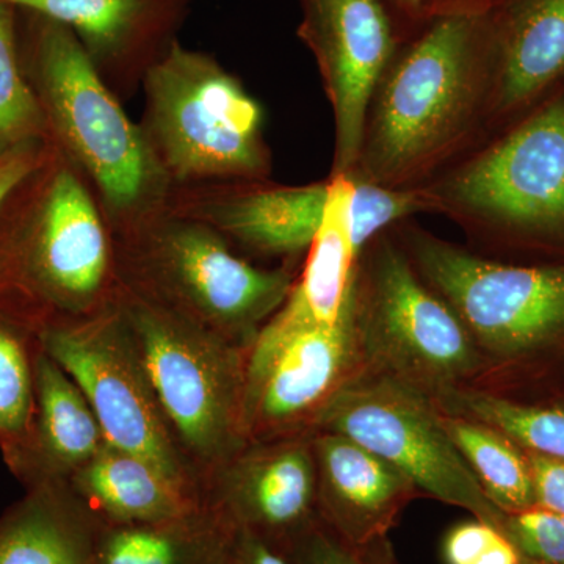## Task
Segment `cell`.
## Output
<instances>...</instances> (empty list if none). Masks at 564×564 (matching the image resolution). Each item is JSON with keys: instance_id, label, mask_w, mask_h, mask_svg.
I'll return each mask as SVG.
<instances>
[{"instance_id": "obj_36", "label": "cell", "mask_w": 564, "mask_h": 564, "mask_svg": "<svg viewBox=\"0 0 564 564\" xmlns=\"http://www.w3.org/2000/svg\"><path fill=\"white\" fill-rule=\"evenodd\" d=\"M391 13L414 28H421L426 17L421 0H384Z\"/></svg>"}, {"instance_id": "obj_30", "label": "cell", "mask_w": 564, "mask_h": 564, "mask_svg": "<svg viewBox=\"0 0 564 564\" xmlns=\"http://www.w3.org/2000/svg\"><path fill=\"white\" fill-rule=\"evenodd\" d=\"M505 534L525 558L564 564V514L541 507L507 514Z\"/></svg>"}, {"instance_id": "obj_14", "label": "cell", "mask_w": 564, "mask_h": 564, "mask_svg": "<svg viewBox=\"0 0 564 564\" xmlns=\"http://www.w3.org/2000/svg\"><path fill=\"white\" fill-rule=\"evenodd\" d=\"M203 500L226 524L281 549L318 521L313 434L248 443L204 480Z\"/></svg>"}, {"instance_id": "obj_25", "label": "cell", "mask_w": 564, "mask_h": 564, "mask_svg": "<svg viewBox=\"0 0 564 564\" xmlns=\"http://www.w3.org/2000/svg\"><path fill=\"white\" fill-rule=\"evenodd\" d=\"M448 436L488 499L505 514L536 507L529 456L505 434L464 415L443 413Z\"/></svg>"}, {"instance_id": "obj_38", "label": "cell", "mask_w": 564, "mask_h": 564, "mask_svg": "<svg viewBox=\"0 0 564 564\" xmlns=\"http://www.w3.org/2000/svg\"><path fill=\"white\" fill-rule=\"evenodd\" d=\"M524 564H544V563L533 562V560L525 558V556H524Z\"/></svg>"}, {"instance_id": "obj_24", "label": "cell", "mask_w": 564, "mask_h": 564, "mask_svg": "<svg viewBox=\"0 0 564 564\" xmlns=\"http://www.w3.org/2000/svg\"><path fill=\"white\" fill-rule=\"evenodd\" d=\"M36 350L35 323L0 306V454L18 478L32 447Z\"/></svg>"}, {"instance_id": "obj_6", "label": "cell", "mask_w": 564, "mask_h": 564, "mask_svg": "<svg viewBox=\"0 0 564 564\" xmlns=\"http://www.w3.org/2000/svg\"><path fill=\"white\" fill-rule=\"evenodd\" d=\"M117 303L174 440L204 485L247 445L242 397L248 348L120 288Z\"/></svg>"}, {"instance_id": "obj_35", "label": "cell", "mask_w": 564, "mask_h": 564, "mask_svg": "<svg viewBox=\"0 0 564 564\" xmlns=\"http://www.w3.org/2000/svg\"><path fill=\"white\" fill-rule=\"evenodd\" d=\"M492 2L494 0H421L426 18L433 14L456 13V11L480 13L488 10Z\"/></svg>"}, {"instance_id": "obj_15", "label": "cell", "mask_w": 564, "mask_h": 564, "mask_svg": "<svg viewBox=\"0 0 564 564\" xmlns=\"http://www.w3.org/2000/svg\"><path fill=\"white\" fill-rule=\"evenodd\" d=\"M18 10L65 25L120 101L177 41L191 0H10Z\"/></svg>"}, {"instance_id": "obj_19", "label": "cell", "mask_w": 564, "mask_h": 564, "mask_svg": "<svg viewBox=\"0 0 564 564\" xmlns=\"http://www.w3.org/2000/svg\"><path fill=\"white\" fill-rule=\"evenodd\" d=\"M66 485L101 524H155L198 511L204 500L140 456L107 444Z\"/></svg>"}, {"instance_id": "obj_28", "label": "cell", "mask_w": 564, "mask_h": 564, "mask_svg": "<svg viewBox=\"0 0 564 564\" xmlns=\"http://www.w3.org/2000/svg\"><path fill=\"white\" fill-rule=\"evenodd\" d=\"M347 177L348 234L358 261L364 250L393 223L433 212L423 187H388L355 174H347Z\"/></svg>"}, {"instance_id": "obj_37", "label": "cell", "mask_w": 564, "mask_h": 564, "mask_svg": "<svg viewBox=\"0 0 564 564\" xmlns=\"http://www.w3.org/2000/svg\"><path fill=\"white\" fill-rule=\"evenodd\" d=\"M362 556L364 564H397L389 554L388 541L383 544L375 545L367 551L359 552Z\"/></svg>"}, {"instance_id": "obj_9", "label": "cell", "mask_w": 564, "mask_h": 564, "mask_svg": "<svg viewBox=\"0 0 564 564\" xmlns=\"http://www.w3.org/2000/svg\"><path fill=\"white\" fill-rule=\"evenodd\" d=\"M423 191L475 228L564 239V96Z\"/></svg>"}, {"instance_id": "obj_8", "label": "cell", "mask_w": 564, "mask_h": 564, "mask_svg": "<svg viewBox=\"0 0 564 564\" xmlns=\"http://www.w3.org/2000/svg\"><path fill=\"white\" fill-rule=\"evenodd\" d=\"M311 425L350 437L399 469L415 491L505 533L507 514L488 499L448 436L443 413L417 386L383 372L350 378Z\"/></svg>"}, {"instance_id": "obj_2", "label": "cell", "mask_w": 564, "mask_h": 564, "mask_svg": "<svg viewBox=\"0 0 564 564\" xmlns=\"http://www.w3.org/2000/svg\"><path fill=\"white\" fill-rule=\"evenodd\" d=\"M25 77L50 141L88 182L111 236L169 209L172 182L69 29L18 10Z\"/></svg>"}, {"instance_id": "obj_34", "label": "cell", "mask_w": 564, "mask_h": 564, "mask_svg": "<svg viewBox=\"0 0 564 564\" xmlns=\"http://www.w3.org/2000/svg\"><path fill=\"white\" fill-rule=\"evenodd\" d=\"M536 507L564 514V462L530 454Z\"/></svg>"}, {"instance_id": "obj_18", "label": "cell", "mask_w": 564, "mask_h": 564, "mask_svg": "<svg viewBox=\"0 0 564 564\" xmlns=\"http://www.w3.org/2000/svg\"><path fill=\"white\" fill-rule=\"evenodd\" d=\"M486 13L491 54L486 115L502 118L564 76V0H494Z\"/></svg>"}, {"instance_id": "obj_22", "label": "cell", "mask_w": 564, "mask_h": 564, "mask_svg": "<svg viewBox=\"0 0 564 564\" xmlns=\"http://www.w3.org/2000/svg\"><path fill=\"white\" fill-rule=\"evenodd\" d=\"M348 177H329L328 203L321 229L307 250L302 276L273 314L292 325H334L356 292L358 258L347 223Z\"/></svg>"}, {"instance_id": "obj_12", "label": "cell", "mask_w": 564, "mask_h": 564, "mask_svg": "<svg viewBox=\"0 0 564 564\" xmlns=\"http://www.w3.org/2000/svg\"><path fill=\"white\" fill-rule=\"evenodd\" d=\"M356 292L334 325H289L270 318L247 352L242 433L248 443L276 440L311 425L351 378L361 355Z\"/></svg>"}, {"instance_id": "obj_17", "label": "cell", "mask_w": 564, "mask_h": 564, "mask_svg": "<svg viewBox=\"0 0 564 564\" xmlns=\"http://www.w3.org/2000/svg\"><path fill=\"white\" fill-rule=\"evenodd\" d=\"M318 519L358 552L386 543L414 485L369 448L343 436L313 434Z\"/></svg>"}, {"instance_id": "obj_33", "label": "cell", "mask_w": 564, "mask_h": 564, "mask_svg": "<svg viewBox=\"0 0 564 564\" xmlns=\"http://www.w3.org/2000/svg\"><path fill=\"white\" fill-rule=\"evenodd\" d=\"M217 564H292L276 545L247 529L228 525Z\"/></svg>"}, {"instance_id": "obj_21", "label": "cell", "mask_w": 564, "mask_h": 564, "mask_svg": "<svg viewBox=\"0 0 564 564\" xmlns=\"http://www.w3.org/2000/svg\"><path fill=\"white\" fill-rule=\"evenodd\" d=\"M33 372L35 421L31 454L20 480L25 486L66 481L106 447V436L79 386L40 345Z\"/></svg>"}, {"instance_id": "obj_1", "label": "cell", "mask_w": 564, "mask_h": 564, "mask_svg": "<svg viewBox=\"0 0 564 564\" xmlns=\"http://www.w3.org/2000/svg\"><path fill=\"white\" fill-rule=\"evenodd\" d=\"M486 11L433 14L397 50L370 99L350 174L388 187H415L462 147L488 107Z\"/></svg>"}, {"instance_id": "obj_31", "label": "cell", "mask_w": 564, "mask_h": 564, "mask_svg": "<svg viewBox=\"0 0 564 564\" xmlns=\"http://www.w3.org/2000/svg\"><path fill=\"white\" fill-rule=\"evenodd\" d=\"M281 551L292 564H364L361 554L321 519L282 545Z\"/></svg>"}, {"instance_id": "obj_16", "label": "cell", "mask_w": 564, "mask_h": 564, "mask_svg": "<svg viewBox=\"0 0 564 564\" xmlns=\"http://www.w3.org/2000/svg\"><path fill=\"white\" fill-rule=\"evenodd\" d=\"M329 181L302 187L221 182L173 188L169 210L202 221L232 248L261 256L310 250L321 229Z\"/></svg>"}, {"instance_id": "obj_23", "label": "cell", "mask_w": 564, "mask_h": 564, "mask_svg": "<svg viewBox=\"0 0 564 564\" xmlns=\"http://www.w3.org/2000/svg\"><path fill=\"white\" fill-rule=\"evenodd\" d=\"M226 532L228 524L206 503L173 521L101 524L98 564H217Z\"/></svg>"}, {"instance_id": "obj_13", "label": "cell", "mask_w": 564, "mask_h": 564, "mask_svg": "<svg viewBox=\"0 0 564 564\" xmlns=\"http://www.w3.org/2000/svg\"><path fill=\"white\" fill-rule=\"evenodd\" d=\"M300 40L332 102V176H347L358 165L375 88L399 50L391 10L384 0H300Z\"/></svg>"}, {"instance_id": "obj_20", "label": "cell", "mask_w": 564, "mask_h": 564, "mask_svg": "<svg viewBox=\"0 0 564 564\" xmlns=\"http://www.w3.org/2000/svg\"><path fill=\"white\" fill-rule=\"evenodd\" d=\"M0 514V564H98L99 524L66 481H40Z\"/></svg>"}, {"instance_id": "obj_10", "label": "cell", "mask_w": 564, "mask_h": 564, "mask_svg": "<svg viewBox=\"0 0 564 564\" xmlns=\"http://www.w3.org/2000/svg\"><path fill=\"white\" fill-rule=\"evenodd\" d=\"M358 262V332L378 370L422 391L454 388L480 366V348L430 289L404 248L380 237Z\"/></svg>"}, {"instance_id": "obj_3", "label": "cell", "mask_w": 564, "mask_h": 564, "mask_svg": "<svg viewBox=\"0 0 564 564\" xmlns=\"http://www.w3.org/2000/svg\"><path fill=\"white\" fill-rule=\"evenodd\" d=\"M118 292L113 237L79 170L51 143L0 220V306L35 323L98 313Z\"/></svg>"}, {"instance_id": "obj_29", "label": "cell", "mask_w": 564, "mask_h": 564, "mask_svg": "<svg viewBox=\"0 0 564 564\" xmlns=\"http://www.w3.org/2000/svg\"><path fill=\"white\" fill-rule=\"evenodd\" d=\"M443 556L445 564H524V555L502 530L478 519L448 530Z\"/></svg>"}, {"instance_id": "obj_11", "label": "cell", "mask_w": 564, "mask_h": 564, "mask_svg": "<svg viewBox=\"0 0 564 564\" xmlns=\"http://www.w3.org/2000/svg\"><path fill=\"white\" fill-rule=\"evenodd\" d=\"M403 240L414 269L478 348L514 356L564 336V267L505 265L417 228Z\"/></svg>"}, {"instance_id": "obj_7", "label": "cell", "mask_w": 564, "mask_h": 564, "mask_svg": "<svg viewBox=\"0 0 564 564\" xmlns=\"http://www.w3.org/2000/svg\"><path fill=\"white\" fill-rule=\"evenodd\" d=\"M36 339L87 397L107 444L203 497L202 477L165 421L117 296L98 313L40 323Z\"/></svg>"}, {"instance_id": "obj_5", "label": "cell", "mask_w": 564, "mask_h": 564, "mask_svg": "<svg viewBox=\"0 0 564 564\" xmlns=\"http://www.w3.org/2000/svg\"><path fill=\"white\" fill-rule=\"evenodd\" d=\"M141 90L140 128L173 188L269 180L262 106L217 58L174 41Z\"/></svg>"}, {"instance_id": "obj_32", "label": "cell", "mask_w": 564, "mask_h": 564, "mask_svg": "<svg viewBox=\"0 0 564 564\" xmlns=\"http://www.w3.org/2000/svg\"><path fill=\"white\" fill-rule=\"evenodd\" d=\"M50 147V140L31 141L0 155V220L11 196L43 163Z\"/></svg>"}, {"instance_id": "obj_27", "label": "cell", "mask_w": 564, "mask_h": 564, "mask_svg": "<svg viewBox=\"0 0 564 564\" xmlns=\"http://www.w3.org/2000/svg\"><path fill=\"white\" fill-rule=\"evenodd\" d=\"M40 140L50 135L22 66L18 9L0 0V155Z\"/></svg>"}, {"instance_id": "obj_4", "label": "cell", "mask_w": 564, "mask_h": 564, "mask_svg": "<svg viewBox=\"0 0 564 564\" xmlns=\"http://www.w3.org/2000/svg\"><path fill=\"white\" fill-rule=\"evenodd\" d=\"M113 237L118 288L250 348L291 293V269L251 265L202 221L163 210Z\"/></svg>"}, {"instance_id": "obj_26", "label": "cell", "mask_w": 564, "mask_h": 564, "mask_svg": "<svg viewBox=\"0 0 564 564\" xmlns=\"http://www.w3.org/2000/svg\"><path fill=\"white\" fill-rule=\"evenodd\" d=\"M444 413L464 415L485 423L529 448L532 454L564 462L563 408L529 406L502 397L469 389H443L436 392Z\"/></svg>"}]
</instances>
